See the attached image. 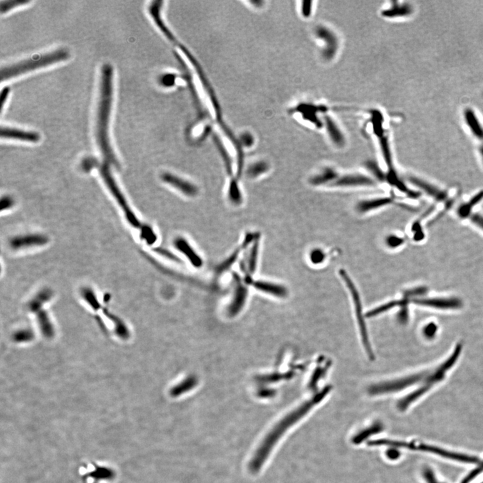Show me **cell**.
Instances as JSON below:
<instances>
[{
    "label": "cell",
    "mask_w": 483,
    "mask_h": 483,
    "mask_svg": "<svg viewBox=\"0 0 483 483\" xmlns=\"http://www.w3.org/2000/svg\"><path fill=\"white\" fill-rule=\"evenodd\" d=\"M197 384V378H194V376H190V378H186V380H184V382H182L180 384H178V386H174L170 390V396H180V394H186V392H190L192 388H195Z\"/></svg>",
    "instance_id": "cell-26"
},
{
    "label": "cell",
    "mask_w": 483,
    "mask_h": 483,
    "mask_svg": "<svg viewBox=\"0 0 483 483\" xmlns=\"http://www.w3.org/2000/svg\"><path fill=\"white\" fill-rule=\"evenodd\" d=\"M404 243V240L398 236L390 235L386 238V244L388 248H396L402 246Z\"/></svg>",
    "instance_id": "cell-40"
},
{
    "label": "cell",
    "mask_w": 483,
    "mask_h": 483,
    "mask_svg": "<svg viewBox=\"0 0 483 483\" xmlns=\"http://www.w3.org/2000/svg\"><path fill=\"white\" fill-rule=\"evenodd\" d=\"M340 276L344 282H345L346 286L350 290L353 302H354V304L357 321H358V326L360 327L362 343L364 344L365 349H366V352L367 354H368L369 358L373 360L374 359V354H373L370 341H369L368 332H367L366 324H365L364 317H363L362 315V303H361L360 298L359 296L358 290H357L356 286H355L354 282L351 280L350 276L348 274L345 270H340Z\"/></svg>",
    "instance_id": "cell-6"
},
{
    "label": "cell",
    "mask_w": 483,
    "mask_h": 483,
    "mask_svg": "<svg viewBox=\"0 0 483 483\" xmlns=\"http://www.w3.org/2000/svg\"><path fill=\"white\" fill-rule=\"evenodd\" d=\"M471 220L477 226L483 230V216H480V214H474L471 217Z\"/></svg>",
    "instance_id": "cell-48"
},
{
    "label": "cell",
    "mask_w": 483,
    "mask_h": 483,
    "mask_svg": "<svg viewBox=\"0 0 483 483\" xmlns=\"http://www.w3.org/2000/svg\"><path fill=\"white\" fill-rule=\"evenodd\" d=\"M384 429L382 424L380 422H375L372 425L368 426V428L363 429L362 430L357 433L355 436L353 437L352 442L355 444H359L363 442L369 438L371 436L376 434L380 432Z\"/></svg>",
    "instance_id": "cell-23"
},
{
    "label": "cell",
    "mask_w": 483,
    "mask_h": 483,
    "mask_svg": "<svg viewBox=\"0 0 483 483\" xmlns=\"http://www.w3.org/2000/svg\"><path fill=\"white\" fill-rule=\"evenodd\" d=\"M154 251L155 252L158 253V254H161L162 256L170 259V260L176 261H176L180 260V259L178 258V257H176V255L172 254V253L170 252V251L166 250V249L162 248H157L154 249Z\"/></svg>",
    "instance_id": "cell-44"
},
{
    "label": "cell",
    "mask_w": 483,
    "mask_h": 483,
    "mask_svg": "<svg viewBox=\"0 0 483 483\" xmlns=\"http://www.w3.org/2000/svg\"><path fill=\"white\" fill-rule=\"evenodd\" d=\"M423 475L426 482L428 483H440L436 478L434 472L429 468H425L423 470Z\"/></svg>",
    "instance_id": "cell-43"
},
{
    "label": "cell",
    "mask_w": 483,
    "mask_h": 483,
    "mask_svg": "<svg viewBox=\"0 0 483 483\" xmlns=\"http://www.w3.org/2000/svg\"><path fill=\"white\" fill-rule=\"evenodd\" d=\"M14 205V200L8 196H6L2 198L1 200V210L2 211L5 210H8L12 207Z\"/></svg>",
    "instance_id": "cell-45"
},
{
    "label": "cell",
    "mask_w": 483,
    "mask_h": 483,
    "mask_svg": "<svg viewBox=\"0 0 483 483\" xmlns=\"http://www.w3.org/2000/svg\"><path fill=\"white\" fill-rule=\"evenodd\" d=\"M374 182L368 176L362 174H346L338 176L336 180L330 184L332 186H371Z\"/></svg>",
    "instance_id": "cell-11"
},
{
    "label": "cell",
    "mask_w": 483,
    "mask_h": 483,
    "mask_svg": "<svg viewBox=\"0 0 483 483\" xmlns=\"http://www.w3.org/2000/svg\"><path fill=\"white\" fill-rule=\"evenodd\" d=\"M174 245H176V249L182 252L188 259H189L190 262L193 266L197 267V268H200L202 266L203 261H202V258L194 250L191 245L186 242V240L182 238H178L174 241Z\"/></svg>",
    "instance_id": "cell-15"
},
{
    "label": "cell",
    "mask_w": 483,
    "mask_h": 483,
    "mask_svg": "<svg viewBox=\"0 0 483 483\" xmlns=\"http://www.w3.org/2000/svg\"><path fill=\"white\" fill-rule=\"evenodd\" d=\"M326 124L327 126V130L328 132L329 136L335 144L338 146H342L344 144V138L342 134L338 128L335 124L330 118L326 117Z\"/></svg>",
    "instance_id": "cell-25"
},
{
    "label": "cell",
    "mask_w": 483,
    "mask_h": 483,
    "mask_svg": "<svg viewBox=\"0 0 483 483\" xmlns=\"http://www.w3.org/2000/svg\"><path fill=\"white\" fill-rule=\"evenodd\" d=\"M114 70L110 64L102 66L100 72V93L96 114V140L107 164L118 168L119 162L111 146L110 124L113 103Z\"/></svg>",
    "instance_id": "cell-1"
},
{
    "label": "cell",
    "mask_w": 483,
    "mask_h": 483,
    "mask_svg": "<svg viewBox=\"0 0 483 483\" xmlns=\"http://www.w3.org/2000/svg\"><path fill=\"white\" fill-rule=\"evenodd\" d=\"M328 366L329 364H327L325 367L319 366L316 368L309 384V388L311 390H315L318 380L322 378V376H323L325 374V372H326L327 368H328Z\"/></svg>",
    "instance_id": "cell-37"
},
{
    "label": "cell",
    "mask_w": 483,
    "mask_h": 483,
    "mask_svg": "<svg viewBox=\"0 0 483 483\" xmlns=\"http://www.w3.org/2000/svg\"><path fill=\"white\" fill-rule=\"evenodd\" d=\"M482 199L483 191L479 192V193L477 194L476 196H474V197H473L472 199H471L470 201L468 202V203L465 204L464 205L461 206L459 208L458 211L459 216L463 218L468 217V216L470 215L471 209H472L474 206H476V204H478L479 202H480Z\"/></svg>",
    "instance_id": "cell-27"
},
{
    "label": "cell",
    "mask_w": 483,
    "mask_h": 483,
    "mask_svg": "<svg viewBox=\"0 0 483 483\" xmlns=\"http://www.w3.org/2000/svg\"><path fill=\"white\" fill-rule=\"evenodd\" d=\"M479 141H480V142H482L481 143L480 147H479V151H480L481 156H482V160H483V140H479Z\"/></svg>",
    "instance_id": "cell-50"
},
{
    "label": "cell",
    "mask_w": 483,
    "mask_h": 483,
    "mask_svg": "<svg viewBox=\"0 0 483 483\" xmlns=\"http://www.w3.org/2000/svg\"><path fill=\"white\" fill-rule=\"evenodd\" d=\"M316 34L320 38L325 41L326 48L323 51L324 58L326 60H331L335 56L338 48L336 37L331 31L324 27H320L316 30Z\"/></svg>",
    "instance_id": "cell-14"
},
{
    "label": "cell",
    "mask_w": 483,
    "mask_h": 483,
    "mask_svg": "<svg viewBox=\"0 0 483 483\" xmlns=\"http://www.w3.org/2000/svg\"><path fill=\"white\" fill-rule=\"evenodd\" d=\"M462 348V345L460 344L457 345L452 356H450L443 364H442L441 366L438 367L434 371L430 372L421 388H418L415 392L408 394L405 398L398 400V406H396L398 410L400 412L406 411L408 408L411 406L414 402H416L420 396L425 394L428 390H430L434 384L440 382L444 378L447 371L451 368L458 360Z\"/></svg>",
    "instance_id": "cell-4"
},
{
    "label": "cell",
    "mask_w": 483,
    "mask_h": 483,
    "mask_svg": "<svg viewBox=\"0 0 483 483\" xmlns=\"http://www.w3.org/2000/svg\"><path fill=\"white\" fill-rule=\"evenodd\" d=\"M366 168H368V170H370V172H372V174H374V176H376L378 180H386V174H384V172H382V170H380V166H378V164L375 162L374 161L368 160L366 164Z\"/></svg>",
    "instance_id": "cell-38"
},
{
    "label": "cell",
    "mask_w": 483,
    "mask_h": 483,
    "mask_svg": "<svg viewBox=\"0 0 483 483\" xmlns=\"http://www.w3.org/2000/svg\"><path fill=\"white\" fill-rule=\"evenodd\" d=\"M9 93V88L5 87L2 90L1 94H0V97H1L0 98V102H1L2 111L4 108L5 104L6 103L8 98Z\"/></svg>",
    "instance_id": "cell-47"
},
{
    "label": "cell",
    "mask_w": 483,
    "mask_h": 483,
    "mask_svg": "<svg viewBox=\"0 0 483 483\" xmlns=\"http://www.w3.org/2000/svg\"><path fill=\"white\" fill-rule=\"evenodd\" d=\"M140 229L141 237L146 240L149 245L154 244L156 240V235L155 234L153 230L148 225L142 226Z\"/></svg>",
    "instance_id": "cell-35"
},
{
    "label": "cell",
    "mask_w": 483,
    "mask_h": 483,
    "mask_svg": "<svg viewBox=\"0 0 483 483\" xmlns=\"http://www.w3.org/2000/svg\"><path fill=\"white\" fill-rule=\"evenodd\" d=\"M430 371H425L416 374L409 375L396 380H388L372 384L368 388V394L371 396H380V394H392L405 390L418 382H425Z\"/></svg>",
    "instance_id": "cell-5"
},
{
    "label": "cell",
    "mask_w": 483,
    "mask_h": 483,
    "mask_svg": "<svg viewBox=\"0 0 483 483\" xmlns=\"http://www.w3.org/2000/svg\"><path fill=\"white\" fill-rule=\"evenodd\" d=\"M46 236L41 234H28L14 238L10 242V246L14 249L29 248L31 246H42L48 242Z\"/></svg>",
    "instance_id": "cell-13"
},
{
    "label": "cell",
    "mask_w": 483,
    "mask_h": 483,
    "mask_svg": "<svg viewBox=\"0 0 483 483\" xmlns=\"http://www.w3.org/2000/svg\"><path fill=\"white\" fill-rule=\"evenodd\" d=\"M392 200L390 198H380L376 199L364 200L359 202L356 206V209L360 213H366V212L373 211V210L380 209V208L384 207L392 204Z\"/></svg>",
    "instance_id": "cell-17"
},
{
    "label": "cell",
    "mask_w": 483,
    "mask_h": 483,
    "mask_svg": "<svg viewBox=\"0 0 483 483\" xmlns=\"http://www.w3.org/2000/svg\"><path fill=\"white\" fill-rule=\"evenodd\" d=\"M326 258V255L324 251L322 250L321 248H314L313 250L310 251V260L312 264H322V262H324Z\"/></svg>",
    "instance_id": "cell-34"
},
{
    "label": "cell",
    "mask_w": 483,
    "mask_h": 483,
    "mask_svg": "<svg viewBox=\"0 0 483 483\" xmlns=\"http://www.w3.org/2000/svg\"><path fill=\"white\" fill-rule=\"evenodd\" d=\"M241 248L242 249V247L241 248L237 249L234 252L233 254L231 255L230 256L228 257L226 260L224 261L222 264L219 265L217 268V272L220 274L222 272H225L226 270H228L230 267L232 266L234 263L235 261L236 260L238 256L239 253L240 252Z\"/></svg>",
    "instance_id": "cell-36"
},
{
    "label": "cell",
    "mask_w": 483,
    "mask_h": 483,
    "mask_svg": "<svg viewBox=\"0 0 483 483\" xmlns=\"http://www.w3.org/2000/svg\"><path fill=\"white\" fill-rule=\"evenodd\" d=\"M292 376V373H286V374H272L266 375V376H261L259 378V380L264 384H272V382H278V380L288 378Z\"/></svg>",
    "instance_id": "cell-39"
},
{
    "label": "cell",
    "mask_w": 483,
    "mask_h": 483,
    "mask_svg": "<svg viewBox=\"0 0 483 483\" xmlns=\"http://www.w3.org/2000/svg\"><path fill=\"white\" fill-rule=\"evenodd\" d=\"M108 166V164H103L100 168V174H101L104 182H105L110 191L112 194L115 198V199L116 200L120 206V208L122 209L124 212L126 218L130 224L132 226L136 228H141L142 226L140 222L137 218V217L134 214V212L132 211L131 208H130L124 196L120 190L114 178H112Z\"/></svg>",
    "instance_id": "cell-7"
},
{
    "label": "cell",
    "mask_w": 483,
    "mask_h": 483,
    "mask_svg": "<svg viewBox=\"0 0 483 483\" xmlns=\"http://www.w3.org/2000/svg\"><path fill=\"white\" fill-rule=\"evenodd\" d=\"M338 178L335 170L332 168H326L320 174H316L310 178V182L314 186H323L328 184H332Z\"/></svg>",
    "instance_id": "cell-20"
},
{
    "label": "cell",
    "mask_w": 483,
    "mask_h": 483,
    "mask_svg": "<svg viewBox=\"0 0 483 483\" xmlns=\"http://www.w3.org/2000/svg\"><path fill=\"white\" fill-rule=\"evenodd\" d=\"M438 328L437 326L434 323L429 324L424 328L423 330L424 335L428 339L432 338L436 334Z\"/></svg>",
    "instance_id": "cell-42"
},
{
    "label": "cell",
    "mask_w": 483,
    "mask_h": 483,
    "mask_svg": "<svg viewBox=\"0 0 483 483\" xmlns=\"http://www.w3.org/2000/svg\"><path fill=\"white\" fill-rule=\"evenodd\" d=\"M410 182H412V184H414L418 188H420V189L423 190L426 193H427L428 195L432 196V197L434 198L436 200L438 201L442 202L444 201L446 199L447 194L445 193L444 192L438 189L436 186H432V184H428L427 182H424L423 180H420L416 178H409Z\"/></svg>",
    "instance_id": "cell-16"
},
{
    "label": "cell",
    "mask_w": 483,
    "mask_h": 483,
    "mask_svg": "<svg viewBox=\"0 0 483 483\" xmlns=\"http://www.w3.org/2000/svg\"><path fill=\"white\" fill-rule=\"evenodd\" d=\"M380 143L384 160H386V164H388L390 170H392L394 168H392V152H390L388 137L384 136V135L380 137Z\"/></svg>",
    "instance_id": "cell-30"
},
{
    "label": "cell",
    "mask_w": 483,
    "mask_h": 483,
    "mask_svg": "<svg viewBox=\"0 0 483 483\" xmlns=\"http://www.w3.org/2000/svg\"><path fill=\"white\" fill-rule=\"evenodd\" d=\"M253 286L261 292L272 294V296L280 298H286L288 294V290L284 286H280V284H272V282H256L253 284Z\"/></svg>",
    "instance_id": "cell-18"
},
{
    "label": "cell",
    "mask_w": 483,
    "mask_h": 483,
    "mask_svg": "<svg viewBox=\"0 0 483 483\" xmlns=\"http://www.w3.org/2000/svg\"><path fill=\"white\" fill-rule=\"evenodd\" d=\"M70 58V52L66 48H58L44 54H36L32 58L20 60L1 70L2 82L12 80L39 68L64 62Z\"/></svg>",
    "instance_id": "cell-3"
},
{
    "label": "cell",
    "mask_w": 483,
    "mask_h": 483,
    "mask_svg": "<svg viewBox=\"0 0 483 483\" xmlns=\"http://www.w3.org/2000/svg\"><path fill=\"white\" fill-rule=\"evenodd\" d=\"M418 444L416 442H406L390 440L386 439H378L376 440L368 442V445L370 446H390L396 448H408L418 450Z\"/></svg>",
    "instance_id": "cell-21"
},
{
    "label": "cell",
    "mask_w": 483,
    "mask_h": 483,
    "mask_svg": "<svg viewBox=\"0 0 483 483\" xmlns=\"http://www.w3.org/2000/svg\"><path fill=\"white\" fill-rule=\"evenodd\" d=\"M259 238H260V236H258V237L254 241V244H253L252 249H251L250 256H249V270L252 274L256 270L259 249Z\"/></svg>",
    "instance_id": "cell-31"
},
{
    "label": "cell",
    "mask_w": 483,
    "mask_h": 483,
    "mask_svg": "<svg viewBox=\"0 0 483 483\" xmlns=\"http://www.w3.org/2000/svg\"><path fill=\"white\" fill-rule=\"evenodd\" d=\"M386 180H388V184L396 186L398 190H400V192H404V193L407 194L410 198L416 199V198H419L420 196V194L418 192L412 191V190L408 189L406 184L398 178L394 168L388 170V174H386Z\"/></svg>",
    "instance_id": "cell-22"
},
{
    "label": "cell",
    "mask_w": 483,
    "mask_h": 483,
    "mask_svg": "<svg viewBox=\"0 0 483 483\" xmlns=\"http://www.w3.org/2000/svg\"><path fill=\"white\" fill-rule=\"evenodd\" d=\"M228 195L230 200V201L232 203L235 204H240L241 203L242 198V194L240 190L238 184L237 178H232L231 180L229 186Z\"/></svg>",
    "instance_id": "cell-29"
},
{
    "label": "cell",
    "mask_w": 483,
    "mask_h": 483,
    "mask_svg": "<svg viewBox=\"0 0 483 483\" xmlns=\"http://www.w3.org/2000/svg\"><path fill=\"white\" fill-rule=\"evenodd\" d=\"M418 450L420 451L435 454L440 456L444 458L459 461L461 462L469 463V464H476L479 461V459L476 457L463 454L452 452L440 448L423 444H419Z\"/></svg>",
    "instance_id": "cell-8"
},
{
    "label": "cell",
    "mask_w": 483,
    "mask_h": 483,
    "mask_svg": "<svg viewBox=\"0 0 483 483\" xmlns=\"http://www.w3.org/2000/svg\"><path fill=\"white\" fill-rule=\"evenodd\" d=\"M30 2L27 0H2L0 2V11L2 14H4L16 8L21 6L27 4Z\"/></svg>",
    "instance_id": "cell-28"
},
{
    "label": "cell",
    "mask_w": 483,
    "mask_h": 483,
    "mask_svg": "<svg viewBox=\"0 0 483 483\" xmlns=\"http://www.w3.org/2000/svg\"><path fill=\"white\" fill-rule=\"evenodd\" d=\"M483 472V462L480 463L478 467L474 468V470L471 471L470 473L460 483H470V481H472L473 479L476 478L478 475L480 474V473Z\"/></svg>",
    "instance_id": "cell-41"
},
{
    "label": "cell",
    "mask_w": 483,
    "mask_h": 483,
    "mask_svg": "<svg viewBox=\"0 0 483 483\" xmlns=\"http://www.w3.org/2000/svg\"><path fill=\"white\" fill-rule=\"evenodd\" d=\"M414 8L409 4H400L396 3L392 5L390 8L388 10H384L382 15L386 17H402L408 16L413 13Z\"/></svg>",
    "instance_id": "cell-24"
},
{
    "label": "cell",
    "mask_w": 483,
    "mask_h": 483,
    "mask_svg": "<svg viewBox=\"0 0 483 483\" xmlns=\"http://www.w3.org/2000/svg\"><path fill=\"white\" fill-rule=\"evenodd\" d=\"M1 137L2 138L30 143L38 142L40 140V134L36 132L24 130L10 126H2Z\"/></svg>",
    "instance_id": "cell-9"
},
{
    "label": "cell",
    "mask_w": 483,
    "mask_h": 483,
    "mask_svg": "<svg viewBox=\"0 0 483 483\" xmlns=\"http://www.w3.org/2000/svg\"><path fill=\"white\" fill-rule=\"evenodd\" d=\"M414 302L418 305L442 310L458 309L462 306V302L457 298H426L416 299Z\"/></svg>",
    "instance_id": "cell-10"
},
{
    "label": "cell",
    "mask_w": 483,
    "mask_h": 483,
    "mask_svg": "<svg viewBox=\"0 0 483 483\" xmlns=\"http://www.w3.org/2000/svg\"><path fill=\"white\" fill-rule=\"evenodd\" d=\"M396 306H400V301H392L388 302V304H384L380 307L374 308L371 310V311L368 312L366 314V316L368 318H372L374 316L380 315V314L384 313L388 310L392 309V308L396 307Z\"/></svg>",
    "instance_id": "cell-32"
},
{
    "label": "cell",
    "mask_w": 483,
    "mask_h": 483,
    "mask_svg": "<svg viewBox=\"0 0 483 483\" xmlns=\"http://www.w3.org/2000/svg\"><path fill=\"white\" fill-rule=\"evenodd\" d=\"M268 166L266 162H258L253 164L248 170V174L250 178H256L260 174H264L268 170Z\"/></svg>",
    "instance_id": "cell-33"
},
{
    "label": "cell",
    "mask_w": 483,
    "mask_h": 483,
    "mask_svg": "<svg viewBox=\"0 0 483 483\" xmlns=\"http://www.w3.org/2000/svg\"><path fill=\"white\" fill-rule=\"evenodd\" d=\"M331 388L330 386H326L323 390L318 392L313 398L304 402L294 411L284 416L278 423L276 424V426H274L272 430L267 434L266 436L261 442L253 456V458L251 459L249 464V469L251 472L254 474L260 470L270 457L272 450L276 447L278 442L282 438L284 434L290 428H292L302 418L305 417L315 406L324 400L325 396L329 394Z\"/></svg>",
    "instance_id": "cell-2"
},
{
    "label": "cell",
    "mask_w": 483,
    "mask_h": 483,
    "mask_svg": "<svg viewBox=\"0 0 483 483\" xmlns=\"http://www.w3.org/2000/svg\"><path fill=\"white\" fill-rule=\"evenodd\" d=\"M247 290L244 286H239L237 288L234 298L229 308V314L232 316L237 315L244 307L247 298Z\"/></svg>",
    "instance_id": "cell-19"
},
{
    "label": "cell",
    "mask_w": 483,
    "mask_h": 483,
    "mask_svg": "<svg viewBox=\"0 0 483 483\" xmlns=\"http://www.w3.org/2000/svg\"><path fill=\"white\" fill-rule=\"evenodd\" d=\"M162 180L166 184L174 186L178 191L182 192L184 195L189 197H194L198 193L197 186L174 174H162Z\"/></svg>",
    "instance_id": "cell-12"
},
{
    "label": "cell",
    "mask_w": 483,
    "mask_h": 483,
    "mask_svg": "<svg viewBox=\"0 0 483 483\" xmlns=\"http://www.w3.org/2000/svg\"><path fill=\"white\" fill-rule=\"evenodd\" d=\"M483 483V482H482Z\"/></svg>",
    "instance_id": "cell-51"
},
{
    "label": "cell",
    "mask_w": 483,
    "mask_h": 483,
    "mask_svg": "<svg viewBox=\"0 0 483 483\" xmlns=\"http://www.w3.org/2000/svg\"><path fill=\"white\" fill-rule=\"evenodd\" d=\"M400 454L396 448H392L386 452V457L390 460H398L400 457Z\"/></svg>",
    "instance_id": "cell-46"
},
{
    "label": "cell",
    "mask_w": 483,
    "mask_h": 483,
    "mask_svg": "<svg viewBox=\"0 0 483 483\" xmlns=\"http://www.w3.org/2000/svg\"><path fill=\"white\" fill-rule=\"evenodd\" d=\"M312 2H304L303 8H302V12L306 17H308L311 14Z\"/></svg>",
    "instance_id": "cell-49"
}]
</instances>
